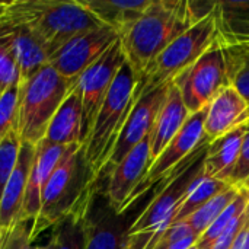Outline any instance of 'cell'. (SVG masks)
<instances>
[{
	"label": "cell",
	"mask_w": 249,
	"mask_h": 249,
	"mask_svg": "<svg viewBox=\"0 0 249 249\" xmlns=\"http://www.w3.org/2000/svg\"><path fill=\"white\" fill-rule=\"evenodd\" d=\"M198 20L188 0H152L147 10L120 35V42L139 79L144 77L153 60Z\"/></svg>",
	"instance_id": "cell-1"
},
{
	"label": "cell",
	"mask_w": 249,
	"mask_h": 249,
	"mask_svg": "<svg viewBox=\"0 0 249 249\" xmlns=\"http://www.w3.org/2000/svg\"><path fill=\"white\" fill-rule=\"evenodd\" d=\"M1 20L25 26L41 42L50 57L76 35L104 25L80 0L9 1Z\"/></svg>",
	"instance_id": "cell-2"
},
{
	"label": "cell",
	"mask_w": 249,
	"mask_h": 249,
	"mask_svg": "<svg viewBox=\"0 0 249 249\" xmlns=\"http://www.w3.org/2000/svg\"><path fill=\"white\" fill-rule=\"evenodd\" d=\"M96 185L85 162L82 144L69 146L44 188L41 210L31 228L32 241L63 219L86 213Z\"/></svg>",
	"instance_id": "cell-3"
},
{
	"label": "cell",
	"mask_w": 249,
	"mask_h": 249,
	"mask_svg": "<svg viewBox=\"0 0 249 249\" xmlns=\"http://www.w3.org/2000/svg\"><path fill=\"white\" fill-rule=\"evenodd\" d=\"M137 86L139 79L125 61L115 76L93 125L82 144L85 162L95 184L107 172L111 155L137 101Z\"/></svg>",
	"instance_id": "cell-4"
},
{
	"label": "cell",
	"mask_w": 249,
	"mask_h": 249,
	"mask_svg": "<svg viewBox=\"0 0 249 249\" xmlns=\"http://www.w3.org/2000/svg\"><path fill=\"white\" fill-rule=\"evenodd\" d=\"M74 85L50 63L20 83L16 133L22 143L36 146L44 140L51 120Z\"/></svg>",
	"instance_id": "cell-5"
},
{
	"label": "cell",
	"mask_w": 249,
	"mask_h": 249,
	"mask_svg": "<svg viewBox=\"0 0 249 249\" xmlns=\"http://www.w3.org/2000/svg\"><path fill=\"white\" fill-rule=\"evenodd\" d=\"M217 22L214 10L174 39L149 66L144 77L137 86L136 96L152 92L172 83L182 71L191 67L200 57L217 44Z\"/></svg>",
	"instance_id": "cell-6"
},
{
	"label": "cell",
	"mask_w": 249,
	"mask_h": 249,
	"mask_svg": "<svg viewBox=\"0 0 249 249\" xmlns=\"http://www.w3.org/2000/svg\"><path fill=\"white\" fill-rule=\"evenodd\" d=\"M174 85L178 88L190 114L207 109L214 96L231 85L220 45L216 44L191 67L182 71L174 80Z\"/></svg>",
	"instance_id": "cell-7"
},
{
	"label": "cell",
	"mask_w": 249,
	"mask_h": 249,
	"mask_svg": "<svg viewBox=\"0 0 249 249\" xmlns=\"http://www.w3.org/2000/svg\"><path fill=\"white\" fill-rule=\"evenodd\" d=\"M118 39L120 35L115 29L102 25L71 38L50 57L48 63L60 76L74 85L82 73L98 61Z\"/></svg>",
	"instance_id": "cell-8"
},
{
	"label": "cell",
	"mask_w": 249,
	"mask_h": 249,
	"mask_svg": "<svg viewBox=\"0 0 249 249\" xmlns=\"http://www.w3.org/2000/svg\"><path fill=\"white\" fill-rule=\"evenodd\" d=\"M124 63L125 55L118 39L98 61L88 67L77 79L76 88L80 93L83 112V142L86 140L93 125V121L104 104V99Z\"/></svg>",
	"instance_id": "cell-9"
},
{
	"label": "cell",
	"mask_w": 249,
	"mask_h": 249,
	"mask_svg": "<svg viewBox=\"0 0 249 249\" xmlns=\"http://www.w3.org/2000/svg\"><path fill=\"white\" fill-rule=\"evenodd\" d=\"M206 114H207V109H203L188 117L187 123L179 130V133L172 139V142L165 147V150L152 163L147 175L134 191L131 197V204L137 198H140L149 188H152L156 182L162 181L163 178H168L197 147L209 142L204 134Z\"/></svg>",
	"instance_id": "cell-10"
},
{
	"label": "cell",
	"mask_w": 249,
	"mask_h": 249,
	"mask_svg": "<svg viewBox=\"0 0 249 249\" xmlns=\"http://www.w3.org/2000/svg\"><path fill=\"white\" fill-rule=\"evenodd\" d=\"M169 88H171V83L160 86L152 92L142 93L137 98L124 124V128L120 134L115 149L111 155L107 172L115 165H118L137 144H140L144 139L150 136L153 125L156 123V118L168 98Z\"/></svg>",
	"instance_id": "cell-11"
},
{
	"label": "cell",
	"mask_w": 249,
	"mask_h": 249,
	"mask_svg": "<svg viewBox=\"0 0 249 249\" xmlns=\"http://www.w3.org/2000/svg\"><path fill=\"white\" fill-rule=\"evenodd\" d=\"M150 166V142L147 137L118 165L108 171V182L104 194L118 214H124L131 206V197L147 175Z\"/></svg>",
	"instance_id": "cell-12"
},
{
	"label": "cell",
	"mask_w": 249,
	"mask_h": 249,
	"mask_svg": "<svg viewBox=\"0 0 249 249\" xmlns=\"http://www.w3.org/2000/svg\"><path fill=\"white\" fill-rule=\"evenodd\" d=\"M128 229L124 214H118L96 190L85 216V249H124Z\"/></svg>",
	"instance_id": "cell-13"
},
{
	"label": "cell",
	"mask_w": 249,
	"mask_h": 249,
	"mask_svg": "<svg viewBox=\"0 0 249 249\" xmlns=\"http://www.w3.org/2000/svg\"><path fill=\"white\" fill-rule=\"evenodd\" d=\"M249 121V102L242 93L229 85L223 88L207 107L204 134L212 143L241 127Z\"/></svg>",
	"instance_id": "cell-14"
},
{
	"label": "cell",
	"mask_w": 249,
	"mask_h": 249,
	"mask_svg": "<svg viewBox=\"0 0 249 249\" xmlns=\"http://www.w3.org/2000/svg\"><path fill=\"white\" fill-rule=\"evenodd\" d=\"M34 153L35 146L28 143L20 144L18 162L0 200V241H3L12 232V229L22 222V207Z\"/></svg>",
	"instance_id": "cell-15"
},
{
	"label": "cell",
	"mask_w": 249,
	"mask_h": 249,
	"mask_svg": "<svg viewBox=\"0 0 249 249\" xmlns=\"http://www.w3.org/2000/svg\"><path fill=\"white\" fill-rule=\"evenodd\" d=\"M66 149L67 147L53 146L45 140H42L39 144L35 146V153H34L32 166L28 178V185H26L25 201L22 207V222L34 223L35 219L38 217L41 210V197L44 188L51 174L60 163Z\"/></svg>",
	"instance_id": "cell-16"
},
{
	"label": "cell",
	"mask_w": 249,
	"mask_h": 249,
	"mask_svg": "<svg viewBox=\"0 0 249 249\" xmlns=\"http://www.w3.org/2000/svg\"><path fill=\"white\" fill-rule=\"evenodd\" d=\"M190 111L187 109L182 96L178 88L171 83L168 98L156 118L153 130L149 136L150 142V159L152 163L155 159L165 150V147L172 142V139L179 133L190 117Z\"/></svg>",
	"instance_id": "cell-17"
},
{
	"label": "cell",
	"mask_w": 249,
	"mask_h": 249,
	"mask_svg": "<svg viewBox=\"0 0 249 249\" xmlns=\"http://www.w3.org/2000/svg\"><path fill=\"white\" fill-rule=\"evenodd\" d=\"M44 140L53 146L61 147L83 143L82 99L76 85L51 120Z\"/></svg>",
	"instance_id": "cell-18"
},
{
	"label": "cell",
	"mask_w": 249,
	"mask_h": 249,
	"mask_svg": "<svg viewBox=\"0 0 249 249\" xmlns=\"http://www.w3.org/2000/svg\"><path fill=\"white\" fill-rule=\"evenodd\" d=\"M0 29L7 35L10 41V47L13 50L15 58L19 67L20 83L26 82L39 69L48 64L50 61L48 53L25 26L7 23L1 20L0 18Z\"/></svg>",
	"instance_id": "cell-19"
},
{
	"label": "cell",
	"mask_w": 249,
	"mask_h": 249,
	"mask_svg": "<svg viewBox=\"0 0 249 249\" xmlns=\"http://www.w3.org/2000/svg\"><path fill=\"white\" fill-rule=\"evenodd\" d=\"M247 127H241L212 143H209L204 158V177L229 184L236 166Z\"/></svg>",
	"instance_id": "cell-20"
},
{
	"label": "cell",
	"mask_w": 249,
	"mask_h": 249,
	"mask_svg": "<svg viewBox=\"0 0 249 249\" xmlns=\"http://www.w3.org/2000/svg\"><path fill=\"white\" fill-rule=\"evenodd\" d=\"M82 4L104 25L121 35L152 4V0H80Z\"/></svg>",
	"instance_id": "cell-21"
},
{
	"label": "cell",
	"mask_w": 249,
	"mask_h": 249,
	"mask_svg": "<svg viewBox=\"0 0 249 249\" xmlns=\"http://www.w3.org/2000/svg\"><path fill=\"white\" fill-rule=\"evenodd\" d=\"M220 45L231 85H233L249 102V38L217 41Z\"/></svg>",
	"instance_id": "cell-22"
},
{
	"label": "cell",
	"mask_w": 249,
	"mask_h": 249,
	"mask_svg": "<svg viewBox=\"0 0 249 249\" xmlns=\"http://www.w3.org/2000/svg\"><path fill=\"white\" fill-rule=\"evenodd\" d=\"M229 187H231V184H228V182L207 178L203 175L193 184L190 193L187 194L184 203L181 204V207L178 210V214H177L174 223L184 222L193 213H196L200 207H203L207 201H210L212 198H214L216 196H219Z\"/></svg>",
	"instance_id": "cell-23"
},
{
	"label": "cell",
	"mask_w": 249,
	"mask_h": 249,
	"mask_svg": "<svg viewBox=\"0 0 249 249\" xmlns=\"http://www.w3.org/2000/svg\"><path fill=\"white\" fill-rule=\"evenodd\" d=\"M239 193H241V188L231 185L223 193H220L219 196H216L214 198H212L210 201H207L203 207H200L196 213H193L184 222L200 238L210 228V225L214 222V219L239 196Z\"/></svg>",
	"instance_id": "cell-24"
},
{
	"label": "cell",
	"mask_w": 249,
	"mask_h": 249,
	"mask_svg": "<svg viewBox=\"0 0 249 249\" xmlns=\"http://www.w3.org/2000/svg\"><path fill=\"white\" fill-rule=\"evenodd\" d=\"M247 196L248 190L241 188L239 196L214 219V222L210 225V228L198 238L197 247L200 249H210L213 242L228 229V226L238 217H241L247 210Z\"/></svg>",
	"instance_id": "cell-25"
},
{
	"label": "cell",
	"mask_w": 249,
	"mask_h": 249,
	"mask_svg": "<svg viewBox=\"0 0 249 249\" xmlns=\"http://www.w3.org/2000/svg\"><path fill=\"white\" fill-rule=\"evenodd\" d=\"M85 216L86 213H82V214H71L63 219L54 228L50 241L51 248L85 249Z\"/></svg>",
	"instance_id": "cell-26"
},
{
	"label": "cell",
	"mask_w": 249,
	"mask_h": 249,
	"mask_svg": "<svg viewBox=\"0 0 249 249\" xmlns=\"http://www.w3.org/2000/svg\"><path fill=\"white\" fill-rule=\"evenodd\" d=\"M20 139L16 133V128L12 130L1 142H0V200L6 184L15 169L18 162L19 150H20Z\"/></svg>",
	"instance_id": "cell-27"
},
{
	"label": "cell",
	"mask_w": 249,
	"mask_h": 249,
	"mask_svg": "<svg viewBox=\"0 0 249 249\" xmlns=\"http://www.w3.org/2000/svg\"><path fill=\"white\" fill-rule=\"evenodd\" d=\"M19 86L20 82L7 88L0 96V142L16 128L19 109Z\"/></svg>",
	"instance_id": "cell-28"
},
{
	"label": "cell",
	"mask_w": 249,
	"mask_h": 249,
	"mask_svg": "<svg viewBox=\"0 0 249 249\" xmlns=\"http://www.w3.org/2000/svg\"><path fill=\"white\" fill-rule=\"evenodd\" d=\"M18 82H20L18 63L7 35L0 29V88L4 92Z\"/></svg>",
	"instance_id": "cell-29"
},
{
	"label": "cell",
	"mask_w": 249,
	"mask_h": 249,
	"mask_svg": "<svg viewBox=\"0 0 249 249\" xmlns=\"http://www.w3.org/2000/svg\"><path fill=\"white\" fill-rule=\"evenodd\" d=\"M229 184L249 191V128L244 136L239 158L233 169V174L229 179Z\"/></svg>",
	"instance_id": "cell-30"
},
{
	"label": "cell",
	"mask_w": 249,
	"mask_h": 249,
	"mask_svg": "<svg viewBox=\"0 0 249 249\" xmlns=\"http://www.w3.org/2000/svg\"><path fill=\"white\" fill-rule=\"evenodd\" d=\"M31 222H19L12 232L0 241V249H29L32 247L31 238Z\"/></svg>",
	"instance_id": "cell-31"
},
{
	"label": "cell",
	"mask_w": 249,
	"mask_h": 249,
	"mask_svg": "<svg viewBox=\"0 0 249 249\" xmlns=\"http://www.w3.org/2000/svg\"><path fill=\"white\" fill-rule=\"evenodd\" d=\"M248 222V217H247V213H244L241 217L235 219L229 226L228 229L213 242V245L210 247V249H231L235 239L238 238V235L241 233V231L244 229V226L247 225Z\"/></svg>",
	"instance_id": "cell-32"
},
{
	"label": "cell",
	"mask_w": 249,
	"mask_h": 249,
	"mask_svg": "<svg viewBox=\"0 0 249 249\" xmlns=\"http://www.w3.org/2000/svg\"><path fill=\"white\" fill-rule=\"evenodd\" d=\"M193 235H196L194 231L185 222H178V223H172L156 244H174V242L182 241V239L193 236Z\"/></svg>",
	"instance_id": "cell-33"
},
{
	"label": "cell",
	"mask_w": 249,
	"mask_h": 249,
	"mask_svg": "<svg viewBox=\"0 0 249 249\" xmlns=\"http://www.w3.org/2000/svg\"><path fill=\"white\" fill-rule=\"evenodd\" d=\"M197 241H198V236L193 235V236H188V238L174 242V244H156L152 249H188L194 247L197 244Z\"/></svg>",
	"instance_id": "cell-34"
},
{
	"label": "cell",
	"mask_w": 249,
	"mask_h": 249,
	"mask_svg": "<svg viewBox=\"0 0 249 249\" xmlns=\"http://www.w3.org/2000/svg\"><path fill=\"white\" fill-rule=\"evenodd\" d=\"M231 249H249V231H248V222L244 226V229L241 231V233L238 235V238L235 239L233 245Z\"/></svg>",
	"instance_id": "cell-35"
},
{
	"label": "cell",
	"mask_w": 249,
	"mask_h": 249,
	"mask_svg": "<svg viewBox=\"0 0 249 249\" xmlns=\"http://www.w3.org/2000/svg\"><path fill=\"white\" fill-rule=\"evenodd\" d=\"M7 3H9V1H0V18L3 16V13H4V9H6Z\"/></svg>",
	"instance_id": "cell-36"
},
{
	"label": "cell",
	"mask_w": 249,
	"mask_h": 249,
	"mask_svg": "<svg viewBox=\"0 0 249 249\" xmlns=\"http://www.w3.org/2000/svg\"><path fill=\"white\" fill-rule=\"evenodd\" d=\"M29 249H51V244L48 242V245H44V247H35V245H32Z\"/></svg>",
	"instance_id": "cell-37"
},
{
	"label": "cell",
	"mask_w": 249,
	"mask_h": 249,
	"mask_svg": "<svg viewBox=\"0 0 249 249\" xmlns=\"http://www.w3.org/2000/svg\"><path fill=\"white\" fill-rule=\"evenodd\" d=\"M245 213H247V217H248V220H249V191H248V196H247V210H245Z\"/></svg>",
	"instance_id": "cell-38"
},
{
	"label": "cell",
	"mask_w": 249,
	"mask_h": 249,
	"mask_svg": "<svg viewBox=\"0 0 249 249\" xmlns=\"http://www.w3.org/2000/svg\"><path fill=\"white\" fill-rule=\"evenodd\" d=\"M188 249H200V248H198V247H197V244H196L194 247H191V248H188Z\"/></svg>",
	"instance_id": "cell-39"
},
{
	"label": "cell",
	"mask_w": 249,
	"mask_h": 249,
	"mask_svg": "<svg viewBox=\"0 0 249 249\" xmlns=\"http://www.w3.org/2000/svg\"><path fill=\"white\" fill-rule=\"evenodd\" d=\"M1 93H3V89L0 88V96H1Z\"/></svg>",
	"instance_id": "cell-40"
},
{
	"label": "cell",
	"mask_w": 249,
	"mask_h": 249,
	"mask_svg": "<svg viewBox=\"0 0 249 249\" xmlns=\"http://www.w3.org/2000/svg\"><path fill=\"white\" fill-rule=\"evenodd\" d=\"M247 128H249V121H248V124H247Z\"/></svg>",
	"instance_id": "cell-41"
},
{
	"label": "cell",
	"mask_w": 249,
	"mask_h": 249,
	"mask_svg": "<svg viewBox=\"0 0 249 249\" xmlns=\"http://www.w3.org/2000/svg\"><path fill=\"white\" fill-rule=\"evenodd\" d=\"M248 231H249V220H248Z\"/></svg>",
	"instance_id": "cell-42"
},
{
	"label": "cell",
	"mask_w": 249,
	"mask_h": 249,
	"mask_svg": "<svg viewBox=\"0 0 249 249\" xmlns=\"http://www.w3.org/2000/svg\"><path fill=\"white\" fill-rule=\"evenodd\" d=\"M51 249H53V248H51Z\"/></svg>",
	"instance_id": "cell-43"
}]
</instances>
